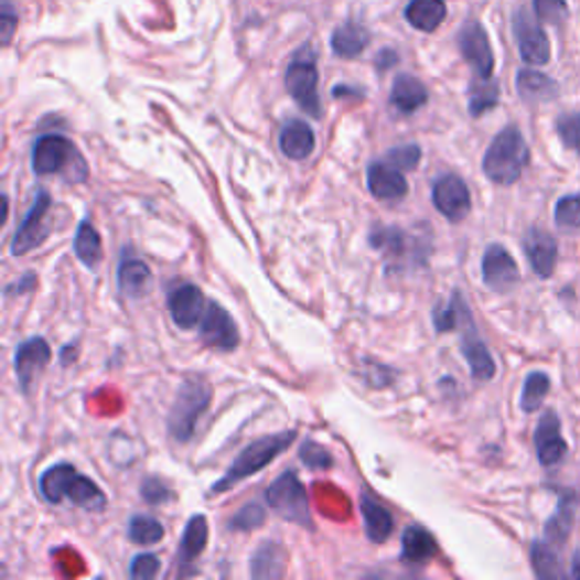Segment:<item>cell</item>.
<instances>
[{"instance_id": "ac0fdd59", "label": "cell", "mask_w": 580, "mask_h": 580, "mask_svg": "<svg viewBox=\"0 0 580 580\" xmlns=\"http://www.w3.org/2000/svg\"><path fill=\"white\" fill-rule=\"evenodd\" d=\"M524 253L537 277L549 279L554 275L558 266V240L547 229L530 227L524 236Z\"/></svg>"}, {"instance_id": "e0dca14e", "label": "cell", "mask_w": 580, "mask_h": 580, "mask_svg": "<svg viewBox=\"0 0 580 580\" xmlns=\"http://www.w3.org/2000/svg\"><path fill=\"white\" fill-rule=\"evenodd\" d=\"M459 49L465 62L472 66L476 77H492L494 73V53L485 28L479 21H468L459 32Z\"/></svg>"}, {"instance_id": "1f68e13d", "label": "cell", "mask_w": 580, "mask_h": 580, "mask_svg": "<svg viewBox=\"0 0 580 580\" xmlns=\"http://www.w3.org/2000/svg\"><path fill=\"white\" fill-rule=\"evenodd\" d=\"M447 19L444 0H410L406 21L420 32H436Z\"/></svg>"}, {"instance_id": "9a60e30c", "label": "cell", "mask_w": 580, "mask_h": 580, "mask_svg": "<svg viewBox=\"0 0 580 580\" xmlns=\"http://www.w3.org/2000/svg\"><path fill=\"white\" fill-rule=\"evenodd\" d=\"M533 444L543 468H556L567 459L569 444L562 438V425L556 410H547L540 422H537L533 431Z\"/></svg>"}, {"instance_id": "d6a6232c", "label": "cell", "mask_w": 580, "mask_h": 580, "mask_svg": "<svg viewBox=\"0 0 580 580\" xmlns=\"http://www.w3.org/2000/svg\"><path fill=\"white\" fill-rule=\"evenodd\" d=\"M288 554L279 543H264L250 562L253 578H281L286 573Z\"/></svg>"}, {"instance_id": "2e32d148", "label": "cell", "mask_w": 580, "mask_h": 580, "mask_svg": "<svg viewBox=\"0 0 580 580\" xmlns=\"http://www.w3.org/2000/svg\"><path fill=\"white\" fill-rule=\"evenodd\" d=\"M51 358H53V350H51L49 341L41 339V336L28 339V341H23L17 347V352H14V369H17L19 386H21L23 395H30L32 386L41 377V372L49 367Z\"/></svg>"}, {"instance_id": "f35d334b", "label": "cell", "mask_w": 580, "mask_h": 580, "mask_svg": "<svg viewBox=\"0 0 580 580\" xmlns=\"http://www.w3.org/2000/svg\"><path fill=\"white\" fill-rule=\"evenodd\" d=\"M390 165H395V169L408 173V171H416L420 161H422V148L418 143H404V146H397L393 150L386 152V159Z\"/></svg>"}, {"instance_id": "5bb4252c", "label": "cell", "mask_w": 580, "mask_h": 580, "mask_svg": "<svg viewBox=\"0 0 580 580\" xmlns=\"http://www.w3.org/2000/svg\"><path fill=\"white\" fill-rule=\"evenodd\" d=\"M200 341L206 347H214L221 352H234L240 343L234 318L218 302H206L204 315L200 320Z\"/></svg>"}, {"instance_id": "8992f818", "label": "cell", "mask_w": 580, "mask_h": 580, "mask_svg": "<svg viewBox=\"0 0 580 580\" xmlns=\"http://www.w3.org/2000/svg\"><path fill=\"white\" fill-rule=\"evenodd\" d=\"M212 386L202 379H189L180 386V393L169 412V431L175 442H189L195 436L197 422L212 404Z\"/></svg>"}, {"instance_id": "cb8c5ba5", "label": "cell", "mask_w": 580, "mask_h": 580, "mask_svg": "<svg viewBox=\"0 0 580 580\" xmlns=\"http://www.w3.org/2000/svg\"><path fill=\"white\" fill-rule=\"evenodd\" d=\"M517 94L524 103L528 105H540V103H551L560 96V87L558 82L540 71L535 68H522L517 73Z\"/></svg>"}, {"instance_id": "9c48e42d", "label": "cell", "mask_w": 580, "mask_h": 580, "mask_svg": "<svg viewBox=\"0 0 580 580\" xmlns=\"http://www.w3.org/2000/svg\"><path fill=\"white\" fill-rule=\"evenodd\" d=\"M53 200L49 191H39L34 197V204L30 206V212L25 214V218L21 221V225L17 227L12 243H10V255L12 257H25L32 250H36L39 245H44V240L49 238V223L46 216L51 212Z\"/></svg>"}, {"instance_id": "5b68a950", "label": "cell", "mask_w": 580, "mask_h": 580, "mask_svg": "<svg viewBox=\"0 0 580 580\" xmlns=\"http://www.w3.org/2000/svg\"><path fill=\"white\" fill-rule=\"evenodd\" d=\"M369 245L375 247L377 253L384 255L388 270L397 268H416L427 261L431 253V243L422 240L412 232H406L395 225H377L369 232Z\"/></svg>"}, {"instance_id": "60d3db41", "label": "cell", "mask_w": 580, "mask_h": 580, "mask_svg": "<svg viewBox=\"0 0 580 580\" xmlns=\"http://www.w3.org/2000/svg\"><path fill=\"white\" fill-rule=\"evenodd\" d=\"M268 519V513L261 504H245L236 515L234 519L229 522V528L232 530H255L259 526H264Z\"/></svg>"}, {"instance_id": "f907efd6", "label": "cell", "mask_w": 580, "mask_h": 580, "mask_svg": "<svg viewBox=\"0 0 580 580\" xmlns=\"http://www.w3.org/2000/svg\"><path fill=\"white\" fill-rule=\"evenodd\" d=\"M569 576H571V578H576V580H580V549H576V551H573Z\"/></svg>"}, {"instance_id": "d4e9b609", "label": "cell", "mask_w": 580, "mask_h": 580, "mask_svg": "<svg viewBox=\"0 0 580 580\" xmlns=\"http://www.w3.org/2000/svg\"><path fill=\"white\" fill-rule=\"evenodd\" d=\"M429 103V92L422 85V82L416 75L401 73L393 82V92H390V105L401 114L410 116L418 109H422Z\"/></svg>"}, {"instance_id": "ba28073f", "label": "cell", "mask_w": 580, "mask_h": 580, "mask_svg": "<svg viewBox=\"0 0 580 580\" xmlns=\"http://www.w3.org/2000/svg\"><path fill=\"white\" fill-rule=\"evenodd\" d=\"M318 62L315 51L307 44L296 53L286 68V89L293 100L313 118L322 116V103L318 94Z\"/></svg>"}, {"instance_id": "ee69618b", "label": "cell", "mask_w": 580, "mask_h": 580, "mask_svg": "<svg viewBox=\"0 0 580 580\" xmlns=\"http://www.w3.org/2000/svg\"><path fill=\"white\" fill-rule=\"evenodd\" d=\"M141 496H143V502L150 504V506H161L165 502H171V487L165 485L161 479L157 476H150L141 483Z\"/></svg>"}, {"instance_id": "e575fe53", "label": "cell", "mask_w": 580, "mask_h": 580, "mask_svg": "<svg viewBox=\"0 0 580 580\" xmlns=\"http://www.w3.org/2000/svg\"><path fill=\"white\" fill-rule=\"evenodd\" d=\"M551 393V377L543 369H533L530 375L524 379L522 388V410L524 412H535L540 410L545 404L547 395Z\"/></svg>"}, {"instance_id": "f1b7e54d", "label": "cell", "mask_w": 580, "mask_h": 580, "mask_svg": "<svg viewBox=\"0 0 580 580\" xmlns=\"http://www.w3.org/2000/svg\"><path fill=\"white\" fill-rule=\"evenodd\" d=\"M369 46V30L358 21H345L331 34V51L343 60L358 57Z\"/></svg>"}, {"instance_id": "4dcf8cb0", "label": "cell", "mask_w": 580, "mask_h": 580, "mask_svg": "<svg viewBox=\"0 0 580 580\" xmlns=\"http://www.w3.org/2000/svg\"><path fill=\"white\" fill-rule=\"evenodd\" d=\"M560 549L549 545L547 540H535L530 545V567L533 573L540 580H565L569 578V571H565L560 556Z\"/></svg>"}, {"instance_id": "7dc6e473", "label": "cell", "mask_w": 580, "mask_h": 580, "mask_svg": "<svg viewBox=\"0 0 580 580\" xmlns=\"http://www.w3.org/2000/svg\"><path fill=\"white\" fill-rule=\"evenodd\" d=\"M36 275L34 272H25L21 279H17L14 283H10L6 288V298H17V296H23V293H30V290L36 288Z\"/></svg>"}, {"instance_id": "484cf974", "label": "cell", "mask_w": 580, "mask_h": 580, "mask_svg": "<svg viewBox=\"0 0 580 580\" xmlns=\"http://www.w3.org/2000/svg\"><path fill=\"white\" fill-rule=\"evenodd\" d=\"M279 148L288 159L304 161L315 150V132L304 120H288L279 135Z\"/></svg>"}, {"instance_id": "d6986e66", "label": "cell", "mask_w": 580, "mask_h": 580, "mask_svg": "<svg viewBox=\"0 0 580 580\" xmlns=\"http://www.w3.org/2000/svg\"><path fill=\"white\" fill-rule=\"evenodd\" d=\"M206 309L202 290L193 283L175 286L169 296V311L180 329H193L200 324Z\"/></svg>"}, {"instance_id": "7c38bea8", "label": "cell", "mask_w": 580, "mask_h": 580, "mask_svg": "<svg viewBox=\"0 0 580 580\" xmlns=\"http://www.w3.org/2000/svg\"><path fill=\"white\" fill-rule=\"evenodd\" d=\"M481 277L483 283L490 290H494V293H511L522 279L515 257L502 243H492L485 247V255L481 261Z\"/></svg>"}, {"instance_id": "52a82bcc", "label": "cell", "mask_w": 580, "mask_h": 580, "mask_svg": "<svg viewBox=\"0 0 580 580\" xmlns=\"http://www.w3.org/2000/svg\"><path fill=\"white\" fill-rule=\"evenodd\" d=\"M268 506L272 513H277L283 522L298 524L304 530H313V517H311V506H309V494L304 483L300 481L296 470H286L279 474L272 485L266 492Z\"/></svg>"}, {"instance_id": "4316f807", "label": "cell", "mask_w": 580, "mask_h": 580, "mask_svg": "<svg viewBox=\"0 0 580 580\" xmlns=\"http://www.w3.org/2000/svg\"><path fill=\"white\" fill-rule=\"evenodd\" d=\"M116 279H118V288L122 296H128L132 300H139L143 298L148 290H150V283H152V270L146 261L141 259H135V257H122L120 264H118V272H116Z\"/></svg>"}, {"instance_id": "7bdbcfd3", "label": "cell", "mask_w": 580, "mask_h": 580, "mask_svg": "<svg viewBox=\"0 0 580 580\" xmlns=\"http://www.w3.org/2000/svg\"><path fill=\"white\" fill-rule=\"evenodd\" d=\"M556 132H558L560 141H562L569 150H578V152H580V111L562 114V116L556 120Z\"/></svg>"}, {"instance_id": "c3c4849f", "label": "cell", "mask_w": 580, "mask_h": 580, "mask_svg": "<svg viewBox=\"0 0 580 580\" xmlns=\"http://www.w3.org/2000/svg\"><path fill=\"white\" fill-rule=\"evenodd\" d=\"M395 64H397V53H395V51H384V53H379V57H377L379 71H386V68H390V66H395Z\"/></svg>"}, {"instance_id": "7402d4cb", "label": "cell", "mask_w": 580, "mask_h": 580, "mask_svg": "<svg viewBox=\"0 0 580 580\" xmlns=\"http://www.w3.org/2000/svg\"><path fill=\"white\" fill-rule=\"evenodd\" d=\"M210 543V522L204 515H193L184 528V535L180 540V556H178V573L189 576L195 569L191 567L195 558H200Z\"/></svg>"}, {"instance_id": "f6af8a7d", "label": "cell", "mask_w": 580, "mask_h": 580, "mask_svg": "<svg viewBox=\"0 0 580 580\" xmlns=\"http://www.w3.org/2000/svg\"><path fill=\"white\" fill-rule=\"evenodd\" d=\"M159 569H161V562H159V558L154 554H141V556H137L132 560L130 576L135 580H150V578H154L159 573Z\"/></svg>"}, {"instance_id": "4fadbf2b", "label": "cell", "mask_w": 580, "mask_h": 580, "mask_svg": "<svg viewBox=\"0 0 580 580\" xmlns=\"http://www.w3.org/2000/svg\"><path fill=\"white\" fill-rule=\"evenodd\" d=\"M431 200L449 223H463L472 212V193L459 175H442L433 182Z\"/></svg>"}, {"instance_id": "681fc988", "label": "cell", "mask_w": 580, "mask_h": 580, "mask_svg": "<svg viewBox=\"0 0 580 580\" xmlns=\"http://www.w3.org/2000/svg\"><path fill=\"white\" fill-rule=\"evenodd\" d=\"M71 354H75L77 356V345L75 343H68L62 352H60V361H62V365L64 367H68L73 361H71Z\"/></svg>"}, {"instance_id": "603a6c76", "label": "cell", "mask_w": 580, "mask_h": 580, "mask_svg": "<svg viewBox=\"0 0 580 580\" xmlns=\"http://www.w3.org/2000/svg\"><path fill=\"white\" fill-rule=\"evenodd\" d=\"M361 515L365 522L367 540L375 545H384L395 530V519L377 496L367 490L361 494Z\"/></svg>"}, {"instance_id": "6da1fadb", "label": "cell", "mask_w": 580, "mask_h": 580, "mask_svg": "<svg viewBox=\"0 0 580 580\" xmlns=\"http://www.w3.org/2000/svg\"><path fill=\"white\" fill-rule=\"evenodd\" d=\"M39 492L53 506L71 502L85 511H103L107 496L96 481L82 476L71 463H55L39 479Z\"/></svg>"}, {"instance_id": "3957f363", "label": "cell", "mask_w": 580, "mask_h": 580, "mask_svg": "<svg viewBox=\"0 0 580 580\" xmlns=\"http://www.w3.org/2000/svg\"><path fill=\"white\" fill-rule=\"evenodd\" d=\"M32 171L39 178L49 175H64L66 182H85L89 169L82 159L77 146L66 139L64 135H44L39 137L32 146Z\"/></svg>"}, {"instance_id": "74e56055", "label": "cell", "mask_w": 580, "mask_h": 580, "mask_svg": "<svg viewBox=\"0 0 580 580\" xmlns=\"http://www.w3.org/2000/svg\"><path fill=\"white\" fill-rule=\"evenodd\" d=\"M554 221H556L558 229L569 232V234H580V193L562 195L556 202Z\"/></svg>"}, {"instance_id": "b9f144b4", "label": "cell", "mask_w": 580, "mask_h": 580, "mask_svg": "<svg viewBox=\"0 0 580 580\" xmlns=\"http://www.w3.org/2000/svg\"><path fill=\"white\" fill-rule=\"evenodd\" d=\"M300 461L309 468V470H329L334 465V459H331V453L326 447H322L315 440H307L300 447Z\"/></svg>"}, {"instance_id": "30bf717a", "label": "cell", "mask_w": 580, "mask_h": 580, "mask_svg": "<svg viewBox=\"0 0 580 580\" xmlns=\"http://www.w3.org/2000/svg\"><path fill=\"white\" fill-rule=\"evenodd\" d=\"M513 32L517 39L519 55L526 64L530 66H545L551 60V44L549 36L540 23V19L535 17V12H528L519 8L513 14Z\"/></svg>"}, {"instance_id": "7a4b0ae2", "label": "cell", "mask_w": 580, "mask_h": 580, "mask_svg": "<svg viewBox=\"0 0 580 580\" xmlns=\"http://www.w3.org/2000/svg\"><path fill=\"white\" fill-rule=\"evenodd\" d=\"M530 161L528 143L517 126L504 128L492 139L483 154V173L490 182L513 186L522 180Z\"/></svg>"}, {"instance_id": "ffe728a7", "label": "cell", "mask_w": 580, "mask_h": 580, "mask_svg": "<svg viewBox=\"0 0 580 580\" xmlns=\"http://www.w3.org/2000/svg\"><path fill=\"white\" fill-rule=\"evenodd\" d=\"M367 189L377 200L395 202L408 195V182L404 171L395 169L388 161H372L367 165Z\"/></svg>"}, {"instance_id": "44dd1931", "label": "cell", "mask_w": 580, "mask_h": 580, "mask_svg": "<svg viewBox=\"0 0 580 580\" xmlns=\"http://www.w3.org/2000/svg\"><path fill=\"white\" fill-rule=\"evenodd\" d=\"M578 506H580V496L576 490L560 492L558 511L547 519V526H545V540L554 545L556 549H562L567 545L573 522H576Z\"/></svg>"}, {"instance_id": "8fae6325", "label": "cell", "mask_w": 580, "mask_h": 580, "mask_svg": "<svg viewBox=\"0 0 580 580\" xmlns=\"http://www.w3.org/2000/svg\"><path fill=\"white\" fill-rule=\"evenodd\" d=\"M455 331H461V354L465 356L468 365H470V372L472 377L476 382H490L494 379L496 375V363H494V356L490 354L487 345L483 343L479 329H476V322H474V315H472V309L468 307L463 318H461V324Z\"/></svg>"}, {"instance_id": "83f0119b", "label": "cell", "mask_w": 580, "mask_h": 580, "mask_svg": "<svg viewBox=\"0 0 580 580\" xmlns=\"http://www.w3.org/2000/svg\"><path fill=\"white\" fill-rule=\"evenodd\" d=\"M438 554L436 537L420 524H412L401 535V560L408 565H427Z\"/></svg>"}, {"instance_id": "f546056e", "label": "cell", "mask_w": 580, "mask_h": 580, "mask_svg": "<svg viewBox=\"0 0 580 580\" xmlns=\"http://www.w3.org/2000/svg\"><path fill=\"white\" fill-rule=\"evenodd\" d=\"M73 250H75V257L79 259L82 266H87L92 270L100 266V261H103V238L89 218H85L77 225V232L73 238Z\"/></svg>"}, {"instance_id": "bcb514c9", "label": "cell", "mask_w": 580, "mask_h": 580, "mask_svg": "<svg viewBox=\"0 0 580 580\" xmlns=\"http://www.w3.org/2000/svg\"><path fill=\"white\" fill-rule=\"evenodd\" d=\"M17 23H19V17H17L14 6L10 3V0H3V10H0V32H3V46H10Z\"/></svg>"}, {"instance_id": "277c9868", "label": "cell", "mask_w": 580, "mask_h": 580, "mask_svg": "<svg viewBox=\"0 0 580 580\" xmlns=\"http://www.w3.org/2000/svg\"><path fill=\"white\" fill-rule=\"evenodd\" d=\"M298 431H281V433H272V436H264L255 442L247 444L240 453L238 459L229 465V470L225 472V476L212 485L210 496L216 494H225L229 492L234 485H238L240 481L250 479L255 474H259L264 468H268L277 455H281L290 444L296 442Z\"/></svg>"}, {"instance_id": "d590c367", "label": "cell", "mask_w": 580, "mask_h": 580, "mask_svg": "<svg viewBox=\"0 0 580 580\" xmlns=\"http://www.w3.org/2000/svg\"><path fill=\"white\" fill-rule=\"evenodd\" d=\"M465 309H468L465 298L459 293V290H453L447 304H438L433 309V326L438 334H449V331L459 329Z\"/></svg>"}, {"instance_id": "8d00e7d4", "label": "cell", "mask_w": 580, "mask_h": 580, "mask_svg": "<svg viewBox=\"0 0 580 580\" xmlns=\"http://www.w3.org/2000/svg\"><path fill=\"white\" fill-rule=\"evenodd\" d=\"M130 540L135 545H141V547H152V545H159L163 540V524L157 519V517H150V515H135L130 519Z\"/></svg>"}, {"instance_id": "836d02e7", "label": "cell", "mask_w": 580, "mask_h": 580, "mask_svg": "<svg viewBox=\"0 0 580 580\" xmlns=\"http://www.w3.org/2000/svg\"><path fill=\"white\" fill-rule=\"evenodd\" d=\"M502 98V89H500V82L487 77H474L472 87H470V116L472 118H481L483 114H487L490 109H494L500 105Z\"/></svg>"}, {"instance_id": "ab89813d", "label": "cell", "mask_w": 580, "mask_h": 580, "mask_svg": "<svg viewBox=\"0 0 580 580\" xmlns=\"http://www.w3.org/2000/svg\"><path fill=\"white\" fill-rule=\"evenodd\" d=\"M533 12L540 21L554 25H565L569 19L567 0H533Z\"/></svg>"}]
</instances>
